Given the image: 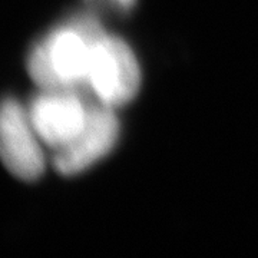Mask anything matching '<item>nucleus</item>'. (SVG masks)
Wrapping results in <instances>:
<instances>
[{
    "label": "nucleus",
    "instance_id": "1",
    "mask_svg": "<svg viewBox=\"0 0 258 258\" xmlns=\"http://www.w3.org/2000/svg\"><path fill=\"white\" fill-rule=\"evenodd\" d=\"M103 32L96 19L79 16L49 32L32 47L28 71L42 89L86 85L93 43Z\"/></svg>",
    "mask_w": 258,
    "mask_h": 258
},
{
    "label": "nucleus",
    "instance_id": "2",
    "mask_svg": "<svg viewBox=\"0 0 258 258\" xmlns=\"http://www.w3.org/2000/svg\"><path fill=\"white\" fill-rule=\"evenodd\" d=\"M86 85L101 103L116 108L131 102L141 88V68L129 45L102 32L92 49Z\"/></svg>",
    "mask_w": 258,
    "mask_h": 258
},
{
    "label": "nucleus",
    "instance_id": "3",
    "mask_svg": "<svg viewBox=\"0 0 258 258\" xmlns=\"http://www.w3.org/2000/svg\"><path fill=\"white\" fill-rule=\"evenodd\" d=\"M28 109L15 99L0 102V161L13 176L36 181L43 175L46 161Z\"/></svg>",
    "mask_w": 258,
    "mask_h": 258
},
{
    "label": "nucleus",
    "instance_id": "4",
    "mask_svg": "<svg viewBox=\"0 0 258 258\" xmlns=\"http://www.w3.org/2000/svg\"><path fill=\"white\" fill-rule=\"evenodd\" d=\"M88 113L89 108L74 89H43L28 108L29 119L39 139L55 151L78 137Z\"/></svg>",
    "mask_w": 258,
    "mask_h": 258
},
{
    "label": "nucleus",
    "instance_id": "5",
    "mask_svg": "<svg viewBox=\"0 0 258 258\" xmlns=\"http://www.w3.org/2000/svg\"><path fill=\"white\" fill-rule=\"evenodd\" d=\"M118 138L119 120L113 108L103 103L92 106L78 137L56 151L53 158L55 169L60 175H78L106 157L116 145Z\"/></svg>",
    "mask_w": 258,
    "mask_h": 258
},
{
    "label": "nucleus",
    "instance_id": "6",
    "mask_svg": "<svg viewBox=\"0 0 258 258\" xmlns=\"http://www.w3.org/2000/svg\"><path fill=\"white\" fill-rule=\"evenodd\" d=\"M108 2L120 12H129L137 3V0H108Z\"/></svg>",
    "mask_w": 258,
    "mask_h": 258
}]
</instances>
